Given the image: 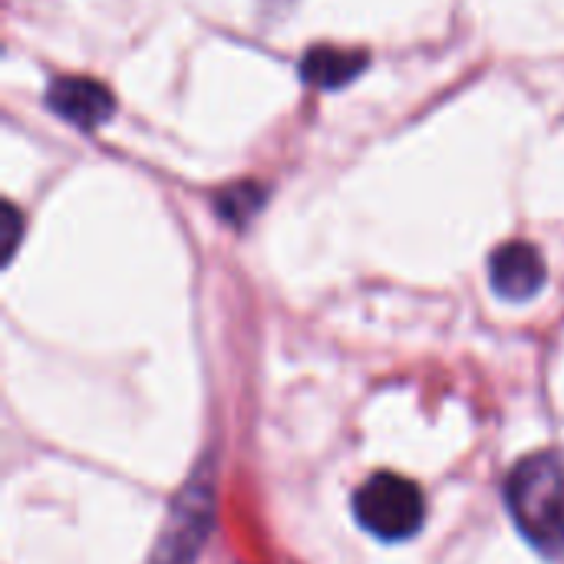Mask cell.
<instances>
[{
	"label": "cell",
	"mask_w": 564,
	"mask_h": 564,
	"mask_svg": "<svg viewBox=\"0 0 564 564\" xmlns=\"http://www.w3.org/2000/svg\"><path fill=\"white\" fill-rule=\"evenodd\" d=\"M506 506L522 539L549 558L564 552V466L552 453L516 463L506 479Z\"/></svg>",
	"instance_id": "cell-1"
},
{
	"label": "cell",
	"mask_w": 564,
	"mask_h": 564,
	"mask_svg": "<svg viewBox=\"0 0 564 564\" xmlns=\"http://www.w3.org/2000/svg\"><path fill=\"white\" fill-rule=\"evenodd\" d=\"M215 529V473L202 466L175 496L145 564H198Z\"/></svg>",
	"instance_id": "cell-2"
},
{
	"label": "cell",
	"mask_w": 564,
	"mask_h": 564,
	"mask_svg": "<svg viewBox=\"0 0 564 564\" xmlns=\"http://www.w3.org/2000/svg\"><path fill=\"white\" fill-rule=\"evenodd\" d=\"M354 516L373 539L406 542L426 522V499L413 479L397 473H373L354 496Z\"/></svg>",
	"instance_id": "cell-3"
},
{
	"label": "cell",
	"mask_w": 564,
	"mask_h": 564,
	"mask_svg": "<svg viewBox=\"0 0 564 564\" xmlns=\"http://www.w3.org/2000/svg\"><path fill=\"white\" fill-rule=\"evenodd\" d=\"M46 106L69 126L93 132L112 119L116 99L106 83L93 76H56L46 86Z\"/></svg>",
	"instance_id": "cell-4"
},
{
	"label": "cell",
	"mask_w": 564,
	"mask_h": 564,
	"mask_svg": "<svg viewBox=\"0 0 564 564\" xmlns=\"http://www.w3.org/2000/svg\"><path fill=\"white\" fill-rule=\"evenodd\" d=\"M489 281H492V291L502 301L522 304V301H532L545 288L549 268H545V258H542V251L535 245L509 241V245H499L492 251Z\"/></svg>",
	"instance_id": "cell-5"
},
{
	"label": "cell",
	"mask_w": 564,
	"mask_h": 564,
	"mask_svg": "<svg viewBox=\"0 0 564 564\" xmlns=\"http://www.w3.org/2000/svg\"><path fill=\"white\" fill-rule=\"evenodd\" d=\"M367 63H370V56L364 50L321 43V46H311L304 53L301 79L307 86H317V89H344L367 69Z\"/></svg>",
	"instance_id": "cell-6"
},
{
	"label": "cell",
	"mask_w": 564,
	"mask_h": 564,
	"mask_svg": "<svg viewBox=\"0 0 564 564\" xmlns=\"http://www.w3.org/2000/svg\"><path fill=\"white\" fill-rule=\"evenodd\" d=\"M264 202H268V188L258 185V182H251V178H245V182H235L225 192H218L215 208H218V215L228 225L241 228V225H248L264 208Z\"/></svg>",
	"instance_id": "cell-7"
},
{
	"label": "cell",
	"mask_w": 564,
	"mask_h": 564,
	"mask_svg": "<svg viewBox=\"0 0 564 564\" xmlns=\"http://www.w3.org/2000/svg\"><path fill=\"white\" fill-rule=\"evenodd\" d=\"M3 261L13 258L17 245H20V235H23V215L17 212V205L3 202Z\"/></svg>",
	"instance_id": "cell-8"
}]
</instances>
